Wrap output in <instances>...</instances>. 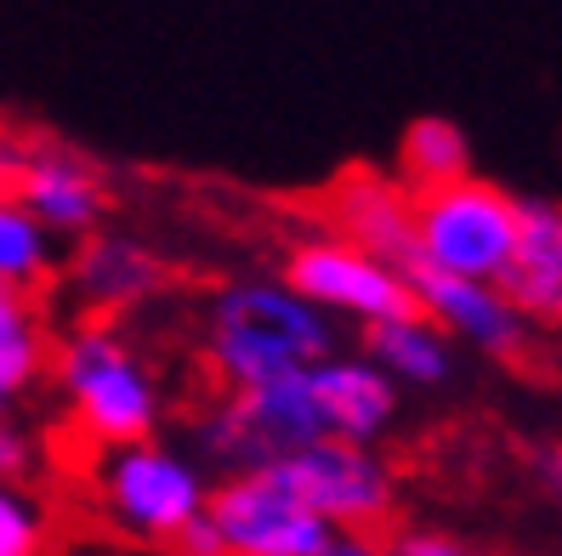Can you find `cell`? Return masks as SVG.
<instances>
[{
  "label": "cell",
  "mask_w": 562,
  "mask_h": 556,
  "mask_svg": "<svg viewBox=\"0 0 562 556\" xmlns=\"http://www.w3.org/2000/svg\"><path fill=\"white\" fill-rule=\"evenodd\" d=\"M324 352H336L329 313L284 279L222 284L205 307V364L227 392L313 370Z\"/></svg>",
  "instance_id": "1"
},
{
  "label": "cell",
  "mask_w": 562,
  "mask_h": 556,
  "mask_svg": "<svg viewBox=\"0 0 562 556\" xmlns=\"http://www.w3.org/2000/svg\"><path fill=\"white\" fill-rule=\"evenodd\" d=\"M52 381L63 392L69 427L91 449H120V443L159 438V420H165L159 381L148 375V364L131 352V341L114 324L91 318V324L63 336L52 347Z\"/></svg>",
  "instance_id": "2"
},
{
  "label": "cell",
  "mask_w": 562,
  "mask_h": 556,
  "mask_svg": "<svg viewBox=\"0 0 562 556\" xmlns=\"http://www.w3.org/2000/svg\"><path fill=\"white\" fill-rule=\"evenodd\" d=\"M91 506L109 529L131 545H159L171 551L177 534L193 517H205L211 483L200 461L159 438L143 443H120V449H97L91 454Z\"/></svg>",
  "instance_id": "3"
},
{
  "label": "cell",
  "mask_w": 562,
  "mask_h": 556,
  "mask_svg": "<svg viewBox=\"0 0 562 556\" xmlns=\"http://www.w3.org/2000/svg\"><path fill=\"white\" fill-rule=\"evenodd\" d=\"M522 200L488 177H460L443 188L415 193V261L460 279H494L517 250Z\"/></svg>",
  "instance_id": "4"
},
{
  "label": "cell",
  "mask_w": 562,
  "mask_h": 556,
  "mask_svg": "<svg viewBox=\"0 0 562 556\" xmlns=\"http://www.w3.org/2000/svg\"><path fill=\"white\" fill-rule=\"evenodd\" d=\"M329 427H324L318 392L307 370H295V375H273V381L227 392L200 420V449L227 472H256V466H273L284 454L307 449Z\"/></svg>",
  "instance_id": "5"
},
{
  "label": "cell",
  "mask_w": 562,
  "mask_h": 556,
  "mask_svg": "<svg viewBox=\"0 0 562 556\" xmlns=\"http://www.w3.org/2000/svg\"><path fill=\"white\" fill-rule=\"evenodd\" d=\"M273 472L336 534H381L392 522V511H398V477H392V466L381 461L375 443H352V438L324 432L307 449L273 461Z\"/></svg>",
  "instance_id": "6"
},
{
  "label": "cell",
  "mask_w": 562,
  "mask_h": 556,
  "mask_svg": "<svg viewBox=\"0 0 562 556\" xmlns=\"http://www.w3.org/2000/svg\"><path fill=\"white\" fill-rule=\"evenodd\" d=\"M279 279L290 290H302L329 318H352L363 330L398 318V313H415V290H409V273L398 261L363 250L341 234H313L302 245H290Z\"/></svg>",
  "instance_id": "7"
},
{
  "label": "cell",
  "mask_w": 562,
  "mask_h": 556,
  "mask_svg": "<svg viewBox=\"0 0 562 556\" xmlns=\"http://www.w3.org/2000/svg\"><path fill=\"white\" fill-rule=\"evenodd\" d=\"M205 517L222 534V556H324V545L336 540V529L307 511L273 466L227 472L211 488Z\"/></svg>",
  "instance_id": "8"
},
{
  "label": "cell",
  "mask_w": 562,
  "mask_h": 556,
  "mask_svg": "<svg viewBox=\"0 0 562 556\" xmlns=\"http://www.w3.org/2000/svg\"><path fill=\"white\" fill-rule=\"evenodd\" d=\"M404 273H409V290H415V307L432 318L449 341L488 352V358H522L528 318L494 279H460V273L420 268V261H409Z\"/></svg>",
  "instance_id": "9"
},
{
  "label": "cell",
  "mask_w": 562,
  "mask_h": 556,
  "mask_svg": "<svg viewBox=\"0 0 562 556\" xmlns=\"http://www.w3.org/2000/svg\"><path fill=\"white\" fill-rule=\"evenodd\" d=\"M324 211H329V234L398 261V268L415 261V193L392 171H370V166L341 171L324 193Z\"/></svg>",
  "instance_id": "10"
},
{
  "label": "cell",
  "mask_w": 562,
  "mask_h": 556,
  "mask_svg": "<svg viewBox=\"0 0 562 556\" xmlns=\"http://www.w3.org/2000/svg\"><path fill=\"white\" fill-rule=\"evenodd\" d=\"M0 188H12L57 239H86V234H97V227H103V216H109V188H103V177H97L86 159L69 154V148H41V154L12 159V177L0 182Z\"/></svg>",
  "instance_id": "11"
},
{
  "label": "cell",
  "mask_w": 562,
  "mask_h": 556,
  "mask_svg": "<svg viewBox=\"0 0 562 556\" xmlns=\"http://www.w3.org/2000/svg\"><path fill=\"white\" fill-rule=\"evenodd\" d=\"M318 404H324V427L352 443H381L398 420V381H392L370 352H324L307 370Z\"/></svg>",
  "instance_id": "12"
},
{
  "label": "cell",
  "mask_w": 562,
  "mask_h": 556,
  "mask_svg": "<svg viewBox=\"0 0 562 556\" xmlns=\"http://www.w3.org/2000/svg\"><path fill=\"white\" fill-rule=\"evenodd\" d=\"M69 290L91 313H125L165 290V261L143 239L97 227V234L80 239V250L69 261Z\"/></svg>",
  "instance_id": "13"
},
{
  "label": "cell",
  "mask_w": 562,
  "mask_h": 556,
  "mask_svg": "<svg viewBox=\"0 0 562 556\" xmlns=\"http://www.w3.org/2000/svg\"><path fill=\"white\" fill-rule=\"evenodd\" d=\"M501 290L522 307L528 324H562V205L522 200L517 250L501 273Z\"/></svg>",
  "instance_id": "14"
},
{
  "label": "cell",
  "mask_w": 562,
  "mask_h": 556,
  "mask_svg": "<svg viewBox=\"0 0 562 556\" xmlns=\"http://www.w3.org/2000/svg\"><path fill=\"white\" fill-rule=\"evenodd\" d=\"M363 352L398 386H443L454 375V341L420 307L386 318V324H370L363 330Z\"/></svg>",
  "instance_id": "15"
},
{
  "label": "cell",
  "mask_w": 562,
  "mask_h": 556,
  "mask_svg": "<svg viewBox=\"0 0 562 556\" xmlns=\"http://www.w3.org/2000/svg\"><path fill=\"white\" fill-rule=\"evenodd\" d=\"M392 177H398L409 193H426V188H443V182L472 177V137L449 114H420V120L404 125Z\"/></svg>",
  "instance_id": "16"
},
{
  "label": "cell",
  "mask_w": 562,
  "mask_h": 556,
  "mask_svg": "<svg viewBox=\"0 0 562 556\" xmlns=\"http://www.w3.org/2000/svg\"><path fill=\"white\" fill-rule=\"evenodd\" d=\"M52 375V336L41 302L29 290H7L0 284V392L23 398L29 386H41Z\"/></svg>",
  "instance_id": "17"
},
{
  "label": "cell",
  "mask_w": 562,
  "mask_h": 556,
  "mask_svg": "<svg viewBox=\"0 0 562 556\" xmlns=\"http://www.w3.org/2000/svg\"><path fill=\"white\" fill-rule=\"evenodd\" d=\"M57 268H63L57 234L18 200L12 188H0V284L35 296L41 284L57 279Z\"/></svg>",
  "instance_id": "18"
},
{
  "label": "cell",
  "mask_w": 562,
  "mask_h": 556,
  "mask_svg": "<svg viewBox=\"0 0 562 556\" xmlns=\"http://www.w3.org/2000/svg\"><path fill=\"white\" fill-rule=\"evenodd\" d=\"M52 522L29 483H0V556H46Z\"/></svg>",
  "instance_id": "19"
},
{
  "label": "cell",
  "mask_w": 562,
  "mask_h": 556,
  "mask_svg": "<svg viewBox=\"0 0 562 556\" xmlns=\"http://www.w3.org/2000/svg\"><path fill=\"white\" fill-rule=\"evenodd\" d=\"M35 472H41V443L7 415L0 420V483H29Z\"/></svg>",
  "instance_id": "20"
},
{
  "label": "cell",
  "mask_w": 562,
  "mask_h": 556,
  "mask_svg": "<svg viewBox=\"0 0 562 556\" xmlns=\"http://www.w3.org/2000/svg\"><path fill=\"white\" fill-rule=\"evenodd\" d=\"M392 545H398V556H488V551L467 545L460 534H443V529H404Z\"/></svg>",
  "instance_id": "21"
},
{
  "label": "cell",
  "mask_w": 562,
  "mask_h": 556,
  "mask_svg": "<svg viewBox=\"0 0 562 556\" xmlns=\"http://www.w3.org/2000/svg\"><path fill=\"white\" fill-rule=\"evenodd\" d=\"M171 556H222V534H216V522H211V517H193L188 529L177 534Z\"/></svg>",
  "instance_id": "22"
},
{
  "label": "cell",
  "mask_w": 562,
  "mask_h": 556,
  "mask_svg": "<svg viewBox=\"0 0 562 556\" xmlns=\"http://www.w3.org/2000/svg\"><path fill=\"white\" fill-rule=\"evenodd\" d=\"M324 556H398V545L381 534H336L324 545Z\"/></svg>",
  "instance_id": "23"
},
{
  "label": "cell",
  "mask_w": 562,
  "mask_h": 556,
  "mask_svg": "<svg viewBox=\"0 0 562 556\" xmlns=\"http://www.w3.org/2000/svg\"><path fill=\"white\" fill-rule=\"evenodd\" d=\"M546 472H551V483H557V488H562V443H557V449H551V454H546Z\"/></svg>",
  "instance_id": "24"
}]
</instances>
